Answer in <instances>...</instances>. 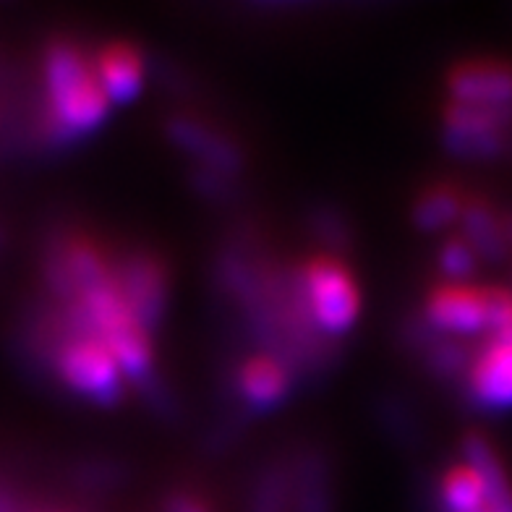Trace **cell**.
I'll return each mask as SVG.
<instances>
[{"mask_svg":"<svg viewBox=\"0 0 512 512\" xmlns=\"http://www.w3.org/2000/svg\"><path fill=\"white\" fill-rule=\"evenodd\" d=\"M50 126L63 139L89 134L108 118L110 100L97 79V68L79 48L58 42L45 58Z\"/></svg>","mask_w":512,"mask_h":512,"instance_id":"cell-1","label":"cell"},{"mask_svg":"<svg viewBox=\"0 0 512 512\" xmlns=\"http://www.w3.org/2000/svg\"><path fill=\"white\" fill-rule=\"evenodd\" d=\"M298 285L304 290L306 306L319 330L343 335L356 324L361 311V293L356 277L335 256L319 254L304 264Z\"/></svg>","mask_w":512,"mask_h":512,"instance_id":"cell-2","label":"cell"},{"mask_svg":"<svg viewBox=\"0 0 512 512\" xmlns=\"http://www.w3.org/2000/svg\"><path fill=\"white\" fill-rule=\"evenodd\" d=\"M58 374L63 382L84 398L100 405H115L123 398L121 364L110 348L95 335H71L58 351Z\"/></svg>","mask_w":512,"mask_h":512,"instance_id":"cell-3","label":"cell"},{"mask_svg":"<svg viewBox=\"0 0 512 512\" xmlns=\"http://www.w3.org/2000/svg\"><path fill=\"white\" fill-rule=\"evenodd\" d=\"M512 108L450 102L445 110V147L465 160H489L505 147Z\"/></svg>","mask_w":512,"mask_h":512,"instance_id":"cell-4","label":"cell"},{"mask_svg":"<svg viewBox=\"0 0 512 512\" xmlns=\"http://www.w3.org/2000/svg\"><path fill=\"white\" fill-rule=\"evenodd\" d=\"M115 285L121 290L123 301L142 324L152 332L165 317L168 309V275L165 267L149 254H128L113 272Z\"/></svg>","mask_w":512,"mask_h":512,"instance_id":"cell-5","label":"cell"},{"mask_svg":"<svg viewBox=\"0 0 512 512\" xmlns=\"http://www.w3.org/2000/svg\"><path fill=\"white\" fill-rule=\"evenodd\" d=\"M426 322L439 335H476L489 330V288L445 283L426 298Z\"/></svg>","mask_w":512,"mask_h":512,"instance_id":"cell-6","label":"cell"},{"mask_svg":"<svg viewBox=\"0 0 512 512\" xmlns=\"http://www.w3.org/2000/svg\"><path fill=\"white\" fill-rule=\"evenodd\" d=\"M452 102L512 108V66L505 61H465L447 76Z\"/></svg>","mask_w":512,"mask_h":512,"instance_id":"cell-7","label":"cell"},{"mask_svg":"<svg viewBox=\"0 0 512 512\" xmlns=\"http://www.w3.org/2000/svg\"><path fill=\"white\" fill-rule=\"evenodd\" d=\"M168 136L178 149L194 157L196 168L215 170L223 176H236L241 170V149L217 128H209L207 123H199L194 118H173L168 123Z\"/></svg>","mask_w":512,"mask_h":512,"instance_id":"cell-8","label":"cell"},{"mask_svg":"<svg viewBox=\"0 0 512 512\" xmlns=\"http://www.w3.org/2000/svg\"><path fill=\"white\" fill-rule=\"evenodd\" d=\"M468 390L486 408H512V340L492 337L468 366Z\"/></svg>","mask_w":512,"mask_h":512,"instance_id":"cell-9","label":"cell"},{"mask_svg":"<svg viewBox=\"0 0 512 512\" xmlns=\"http://www.w3.org/2000/svg\"><path fill=\"white\" fill-rule=\"evenodd\" d=\"M238 392L254 411H275L290 392L288 369L272 356L246 358L238 371Z\"/></svg>","mask_w":512,"mask_h":512,"instance_id":"cell-10","label":"cell"},{"mask_svg":"<svg viewBox=\"0 0 512 512\" xmlns=\"http://www.w3.org/2000/svg\"><path fill=\"white\" fill-rule=\"evenodd\" d=\"M97 79H100L110 102H131L144 84V61L136 48L126 42H113L102 48L97 58Z\"/></svg>","mask_w":512,"mask_h":512,"instance_id":"cell-11","label":"cell"},{"mask_svg":"<svg viewBox=\"0 0 512 512\" xmlns=\"http://www.w3.org/2000/svg\"><path fill=\"white\" fill-rule=\"evenodd\" d=\"M465 463H471L479 471L486 489V510L489 512H512V484L507 471L494 447L479 434L465 437L463 442Z\"/></svg>","mask_w":512,"mask_h":512,"instance_id":"cell-12","label":"cell"},{"mask_svg":"<svg viewBox=\"0 0 512 512\" xmlns=\"http://www.w3.org/2000/svg\"><path fill=\"white\" fill-rule=\"evenodd\" d=\"M293 507L296 512H332V484L327 465L317 452H304L293 473Z\"/></svg>","mask_w":512,"mask_h":512,"instance_id":"cell-13","label":"cell"},{"mask_svg":"<svg viewBox=\"0 0 512 512\" xmlns=\"http://www.w3.org/2000/svg\"><path fill=\"white\" fill-rule=\"evenodd\" d=\"M439 492H442L445 512H489L484 481L471 463L452 465L442 476Z\"/></svg>","mask_w":512,"mask_h":512,"instance_id":"cell-14","label":"cell"},{"mask_svg":"<svg viewBox=\"0 0 512 512\" xmlns=\"http://www.w3.org/2000/svg\"><path fill=\"white\" fill-rule=\"evenodd\" d=\"M463 238L471 243V249L476 254L486 256V259H502L510 246L502 228V220L492 215V209L484 204H465L463 209Z\"/></svg>","mask_w":512,"mask_h":512,"instance_id":"cell-15","label":"cell"},{"mask_svg":"<svg viewBox=\"0 0 512 512\" xmlns=\"http://www.w3.org/2000/svg\"><path fill=\"white\" fill-rule=\"evenodd\" d=\"M463 209L465 202L458 191L450 189V186H432L413 204V223L418 230L434 233V230H442L445 225L455 223L463 215Z\"/></svg>","mask_w":512,"mask_h":512,"instance_id":"cell-16","label":"cell"},{"mask_svg":"<svg viewBox=\"0 0 512 512\" xmlns=\"http://www.w3.org/2000/svg\"><path fill=\"white\" fill-rule=\"evenodd\" d=\"M476 264H479V254L465 238H450L439 251V267L450 277V283H465V277L473 275Z\"/></svg>","mask_w":512,"mask_h":512,"instance_id":"cell-17","label":"cell"},{"mask_svg":"<svg viewBox=\"0 0 512 512\" xmlns=\"http://www.w3.org/2000/svg\"><path fill=\"white\" fill-rule=\"evenodd\" d=\"M285 499H288V481L280 473L264 471L256 484L254 512H285Z\"/></svg>","mask_w":512,"mask_h":512,"instance_id":"cell-18","label":"cell"},{"mask_svg":"<svg viewBox=\"0 0 512 512\" xmlns=\"http://www.w3.org/2000/svg\"><path fill=\"white\" fill-rule=\"evenodd\" d=\"M165 512H209L207 507L194 499L191 494H173V497L165 502Z\"/></svg>","mask_w":512,"mask_h":512,"instance_id":"cell-19","label":"cell"}]
</instances>
